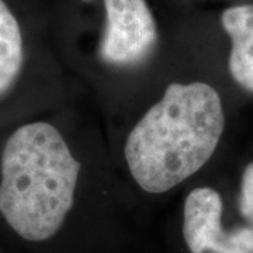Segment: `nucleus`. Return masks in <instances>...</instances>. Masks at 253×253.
<instances>
[{
  "label": "nucleus",
  "instance_id": "1",
  "mask_svg": "<svg viewBox=\"0 0 253 253\" xmlns=\"http://www.w3.org/2000/svg\"><path fill=\"white\" fill-rule=\"evenodd\" d=\"M81 162L55 123L27 118L0 139V217L23 241L41 244L75 203Z\"/></svg>",
  "mask_w": 253,
  "mask_h": 253
},
{
  "label": "nucleus",
  "instance_id": "2",
  "mask_svg": "<svg viewBox=\"0 0 253 253\" xmlns=\"http://www.w3.org/2000/svg\"><path fill=\"white\" fill-rule=\"evenodd\" d=\"M224 129L225 113L215 87L174 82L126 135L128 172L146 193H166L212 158Z\"/></svg>",
  "mask_w": 253,
  "mask_h": 253
},
{
  "label": "nucleus",
  "instance_id": "3",
  "mask_svg": "<svg viewBox=\"0 0 253 253\" xmlns=\"http://www.w3.org/2000/svg\"><path fill=\"white\" fill-rule=\"evenodd\" d=\"M45 28L33 1L0 0V129L31 118L51 101Z\"/></svg>",
  "mask_w": 253,
  "mask_h": 253
},
{
  "label": "nucleus",
  "instance_id": "4",
  "mask_svg": "<svg viewBox=\"0 0 253 253\" xmlns=\"http://www.w3.org/2000/svg\"><path fill=\"white\" fill-rule=\"evenodd\" d=\"M101 61L131 68L148 59L159 41L158 20L149 0H101Z\"/></svg>",
  "mask_w": 253,
  "mask_h": 253
},
{
  "label": "nucleus",
  "instance_id": "5",
  "mask_svg": "<svg viewBox=\"0 0 253 253\" xmlns=\"http://www.w3.org/2000/svg\"><path fill=\"white\" fill-rule=\"evenodd\" d=\"M222 199L212 187L191 190L183 207V236L190 253H253V225L226 231Z\"/></svg>",
  "mask_w": 253,
  "mask_h": 253
},
{
  "label": "nucleus",
  "instance_id": "6",
  "mask_svg": "<svg viewBox=\"0 0 253 253\" xmlns=\"http://www.w3.org/2000/svg\"><path fill=\"white\" fill-rule=\"evenodd\" d=\"M219 24L231 42L229 75L238 86L253 93V1L225 7L219 14Z\"/></svg>",
  "mask_w": 253,
  "mask_h": 253
},
{
  "label": "nucleus",
  "instance_id": "7",
  "mask_svg": "<svg viewBox=\"0 0 253 253\" xmlns=\"http://www.w3.org/2000/svg\"><path fill=\"white\" fill-rule=\"evenodd\" d=\"M239 211L241 215L253 225V162L245 168L241 193H239Z\"/></svg>",
  "mask_w": 253,
  "mask_h": 253
}]
</instances>
